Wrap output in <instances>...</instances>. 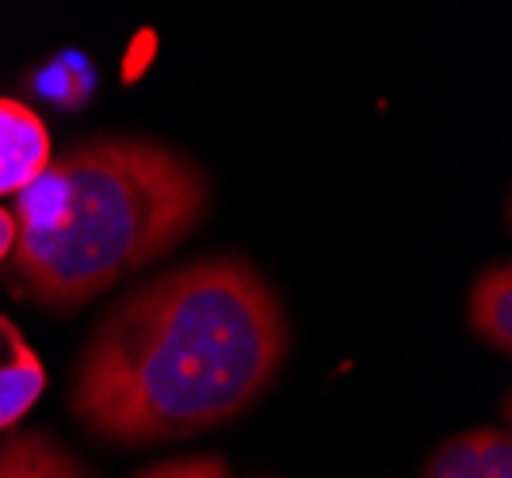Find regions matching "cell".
Here are the masks:
<instances>
[{
  "label": "cell",
  "mask_w": 512,
  "mask_h": 478,
  "mask_svg": "<svg viewBox=\"0 0 512 478\" xmlns=\"http://www.w3.org/2000/svg\"><path fill=\"white\" fill-rule=\"evenodd\" d=\"M287 314L253 264L207 257L111 306L73 375V413L111 444L234 421L276 379Z\"/></svg>",
  "instance_id": "1"
},
{
  "label": "cell",
  "mask_w": 512,
  "mask_h": 478,
  "mask_svg": "<svg viewBox=\"0 0 512 478\" xmlns=\"http://www.w3.org/2000/svg\"><path fill=\"white\" fill-rule=\"evenodd\" d=\"M207 211L184 153L142 138L65 150L12 199V276L43 306L73 310L165 257Z\"/></svg>",
  "instance_id": "2"
},
{
  "label": "cell",
  "mask_w": 512,
  "mask_h": 478,
  "mask_svg": "<svg viewBox=\"0 0 512 478\" xmlns=\"http://www.w3.org/2000/svg\"><path fill=\"white\" fill-rule=\"evenodd\" d=\"M54 161V142L35 111L0 96V196H16Z\"/></svg>",
  "instance_id": "3"
},
{
  "label": "cell",
  "mask_w": 512,
  "mask_h": 478,
  "mask_svg": "<svg viewBox=\"0 0 512 478\" xmlns=\"http://www.w3.org/2000/svg\"><path fill=\"white\" fill-rule=\"evenodd\" d=\"M43 391L46 368L39 352L27 345L12 318L0 314V433L23 421V413H31Z\"/></svg>",
  "instance_id": "4"
},
{
  "label": "cell",
  "mask_w": 512,
  "mask_h": 478,
  "mask_svg": "<svg viewBox=\"0 0 512 478\" xmlns=\"http://www.w3.org/2000/svg\"><path fill=\"white\" fill-rule=\"evenodd\" d=\"M421 478H512V440L505 429H470L444 440Z\"/></svg>",
  "instance_id": "5"
},
{
  "label": "cell",
  "mask_w": 512,
  "mask_h": 478,
  "mask_svg": "<svg viewBox=\"0 0 512 478\" xmlns=\"http://www.w3.org/2000/svg\"><path fill=\"white\" fill-rule=\"evenodd\" d=\"M0 478H96L85 459H77L46 433H20L0 444Z\"/></svg>",
  "instance_id": "6"
},
{
  "label": "cell",
  "mask_w": 512,
  "mask_h": 478,
  "mask_svg": "<svg viewBox=\"0 0 512 478\" xmlns=\"http://www.w3.org/2000/svg\"><path fill=\"white\" fill-rule=\"evenodd\" d=\"M470 326L482 341L509 352L512 345V272L505 264L486 268L470 291Z\"/></svg>",
  "instance_id": "7"
},
{
  "label": "cell",
  "mask_w": 512,
  "mask_h": 478,
  "mask_svg": "<svg viewBox=\"0 0 512 478\" xmlns=\"http://www.w3.org/2000/svg\"><path fill=\"white\" fill-rule=\"evenodd\" d=\"M35 92L46 96L50 104L58 108H81L88 96L96 92V69L88 66L77 50H65L62 58L46 62L39 73H35Z\"/></svg>",
  "instance_id": "8"
},
{
  "label": "cell",
  "mask_w": 512,
  "mask_h": 478,
  "mask_svg": "<svg viewBox=\"0 0 512 478\" xmlns=\"http://www.w3.org/2000/svg\"><path fill=\"white\" fill-rule=\"evenodd\" d=\"M138 478H230V467L218 456H192V459H169L157 463Z\"/></svg>",
  "instance_id": "9"
},
{
  "label": "cell",
  "mask_w": 512,
  "mask_h": 478,
  "mask_svg": "<svg viewBox=\"0 0 512 478\" xmlns=\"http://www.w3.org/2000/svg\"><path fill=\"white\" fill-rule=\"evenodd\" d=\"M12 249H16V215L12 207H0V264L12 257Z\"/></svg>",
  "instance_id": "10"
}]
</instances>
